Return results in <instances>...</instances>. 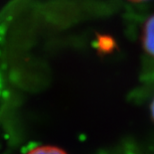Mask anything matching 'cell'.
<instances>
[{"label":"cell","instance_id":"cell-3","mask_svg":"<svg viewBox=\"0 0 154 154\" xmlns=\"http://www.w3.org/2000/svg\"><path fill=\"white\" fill-rule=\"evenodd\" d=\"M149 112H150V116H151L152 120L154 121V94L149 103Z\"/></svg>","mask_w":154,"mask_h":154},{"label":"cell","instance_id":"cell-2","mask_svg":"<svg viewBox=\"0 0 154 154\" xmlns=\"http://www.w3.org/2000/svg\"><path fill=\"white\" fill-rule=\"evenodd\" d=\"M31 154H66L63 152L60 149L57 148H53V147H45V148H41V149H37L36 151L32 152Z\"/></svg>","mask_w":154,"mask_h":154},{"label":"cell","instance_id":"cell-4","mask_svg":"<svg viewBox=\"0 0 154 154\" xmlns=\"http://www.w3.org/2000/svg\"><path fill=\"white\" fill-rule=\"evenodd\" d=\"M131 2H135V3H138V2H145V1H148V0H129Z\"/></svg>","mask_w":154,"mask_h":154},{"label":"cell","instance_id":"cell-1","mask_svg":"<svg viewBox=\"0 0 154 154\" xmlns=\"http://www.w3.org/2000/svg\"><path fill=\"white\" fill-rule=\"evenodd\" d=\"M142 47L146 54L154 59V14L144 23L142 29Z\"/></svg>","mask_w":154,"mask_h":154}]
</instances>
